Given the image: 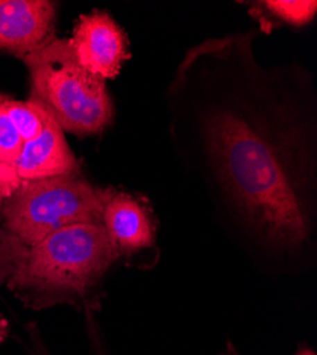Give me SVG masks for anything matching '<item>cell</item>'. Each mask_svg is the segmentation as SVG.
<instances>
[{"instance_id":"cell-9","label":"cell","mask_w":317,"mask_h":355,"mask_svg":"<svg viewBox=\"0 0 317 355\" xmlns=\"http://www.w3.org/2000/svg\"><path fill=\"white\" fill-rule=\"evenodd\" d=\"M3 107L24 142L35 139L42 132L43 121L36 101L8 100Z\"/></svg>"},{"instance_id":"cell-6","label":"cell","mask_w":317,"mask_h":355,"mask_svg":"<svg viewBox=\"0 0 317 355\" xmlns=\"http://www.w3.org/2000/svg\"><path fill=\"white\" fill-rule=\"evenodd\" d=\"M55 3L47 0H0V51L20 60L54 37Z\"/></svg>"},{"instance_id":"cell-12","label":"cell","mask_w":317,"mask_h":355,"mask_svg":"<svg viewBox=\"0 0 317 355\" xmlns=\"http://www.w3.org/2000/svg\"><path fill=\"white\" fill-rule=\"evenodd\" d=\"M265 8L280 20L293 24V26H305L307 24L317 12L316 2H292V0H276V2H265Z\"/></svg>"},{"instance_id":"cell-16","label":"cell","mask_w":317,"mask_h":355,"mask_svg":"<svg viewBox=\"0 0 317 355\" xmlns=\"http://www.w3.org/2000/svg\"><path fill=\"white\" fill-rule=\"evenodd\" d=\"M8 100H10L8 96H5V94H2V93H0V105H2V104H5Z\"/></svg>"},{"instance_id":"cell-3","label":"cell","mask_w":317,"mask_h":355,"mask_svg":"<svg viewBox=\"0 0 317 355\" xmlns=\"http://www.w3.org/2000/svg\"><path fill=\"white\" fill-rule=\"evenodd\" d=\"M32 98L51 112L63 131L77 137L103 132L114 118V105L103 78L84 70L69 39H50L26 55Z\"/></svg>"},{"instance_id":"cell-10","label":"cell","mask_w":317,"mask_h":355,"mask_svg":"<svg viewBox=\"0 0 317 355\" xmlns=\"http://www.w3.org/2000/svg\"><path fill=\"white\" fill-rule=\"evenodd\" d=\"M26 250L27 246L15 238L0 220V286L16 273Z\"/></svg>"},{"instance_id":"cell-2","label":"cell","mask_w":317,"mask_h":355,"mask_svg":"<svg viewBox=\"0 0 317 355\" xmlns=\"http://www.w3.org/2000/svg\"><path fill=\"white\" fill-rule=\"evenodd\" d=\"M119 256L103 223H76L27 248L8 284L47 306L84 294Z\"/></svg>"},{"instance_id":"cell-15","label":"cell","mask_w":317,"mask_h":355,"mask_svg":"<svg viewBox=\"0 0 317 355\" xmlns=\"http://www.w3.org/2000/svg\"><path fill=\"white\" fill-rule=\"evenodd\" d=\"M296 355H316L311 349H302L300 352H298Z\"/></svg>"},{"instance_id":"cell-13","label":"cell","mask_w":317,"mask_h":355,"mask_svg":"<svg viewBox=\"0 0 317 355\" xmlns=\"http://www.w3.org/2000/svg\"><path fill=\"white\" fill-rule=\"evenodd\" d=\"M22 182L16 169L0 161V200L10 196Z\"/></svg>"},{"instance_id":"cell-11","label":"cell","mask_w":317,"mask_h":355,"mask_svg":"<svg viewBox=\"0 0 317 355\" xmlns=\"http://www.w3.org/2000/svg\"><path fill=\"white\" fill-rule=\"evenodd\" d=\"M23 146L24 141L2 104L0 105V161L15 168Z\"/></svg>"},{"instance_id":"cell-5","label":"cell","mask_w":317,"mask_h":355,"mask_svg":"<svg viewBox=\"0 0 317 355\" xmlns=\"http://www.w3.org/2000/svg\"><path fill=\"white\" fill-rule=\"evenodd\" d=\"M69 43L78 64L103 80L114 78L130 58L124 31L105 12L81 15Z\"/></svg>"},{"instance_id":"cell-4","label":"cell","mask_w":317,"mask_h":355,"mask_svg":"<svg viewBox=\"0 0 317 355\" xmlns=\"http://www.w3.org/2000/svg\"><path fill=\"white\" fill-rule=\"evenodd\" d=\"M0 220L31 248L55 230L76 223H103V189L81 172L24 181L0 200Z\"/></svg>"},{"instance_id":"cell-7","label":"cell","mask_w":317,"mask_h":355,"mask_svg":"<svg viewBox=\"0 0 317 355\" xmlns=\"http://www.w3.org/2000/svg\"><path fill=\"white\" fill-rule=\"evenodd\" d=\"M37 105L43 121L42 132L35 139L24 142L22 154L15 165L23 182L80 171V164L65 138V131L49 110L39 103Z\"/></svg>"},{"instance_id":"cell-8","label":"cell","mask_w":317,"mask_h":355,"mask_svg":"<svg viewBox=\"0 0 317 355\" xmlns=\"http://www.w3.org/2000/svg\"><path fill=\"white\" fill-rule=\"evenodd\" d=\"M103 226L119 254L147 249L155 239V225L146 206L111 188L103 189Z\"/></svg>"},{"instance_id":"cell-1","label":"cell","mask_w":317,"mask_h":355,"mask_svg":"<svg viewBox=\"0 0 317 355\" xmlns=\"http://www.w3.org/2000/svg\"><path fill=\"white\" fill-rule=\"evenodd\" d=\"M250 36L192 49L174 81L196 162L255 232L295 248L310 233L307 198L316 175L310 103L291 71L257 64ZM194 153V154H195Z\"/></svg>"},{"instance_id":"cell-14","label":"cell","mask_w":317,"mask_h":355,"mask_svg":"<svg viewBox=\"0 0 317 355\" xmlns=\"http://www.w3.org/2000/svg\"><path fill=\"white\" fill-rule=\"evenodd\" d=\"M8 333H9L8 321L5 320V317L2 314H0V343H2L8 337Z\"/></svg>"}]
</instances>
